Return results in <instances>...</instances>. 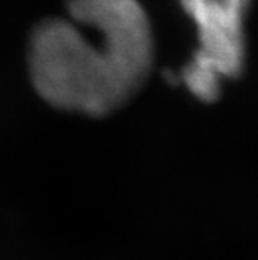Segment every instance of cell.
Listing matches in <instances>:
<instances>
[{"label": "cell", "instance_id": "1", "mask_svg": "<svg viewBox=\"0 0 258 260\" xmlns=\"http://www.w3.org/2000/svg\"><path fill=\"white\" fill-rule=\"evenodd\" d=\"M67 12L70 20L47 19L32 32V84L51 106L106 116L150 77V17L139 0H67Z\"/></svg>", "mask_w": 258, "mask_h": 260}, {"label": "cell", "instance_id": "2", "mask_svg": "<svg viewBox=\"0 0 258 260\" xmlns=\"http://www.w3.org/2000/svg\"><path fill=\"white\" fill-rule=\"evenodd\" d=\"M181 9L198 30L201 56L222 71L225 79H237L246 64L245 19L250 0H179Z\"/></svg>", "mask_w": 258, "mask_h": 260}, {"label": "cell", "instance_id": "3", "mask_svg": "<svg viewBox=\"0 0 258 260\" xmlns=\"http://www.w3.org/2000/svg\"><path fill=\"white\" fill-rule=\"evenodd\" d=\"M178 77L198 101L215 103L222 94V82L225 76L211 60L196 51L183 66Z\"/></svg>", "mask_w": 258, "mask_h": 260}]
</instances>
